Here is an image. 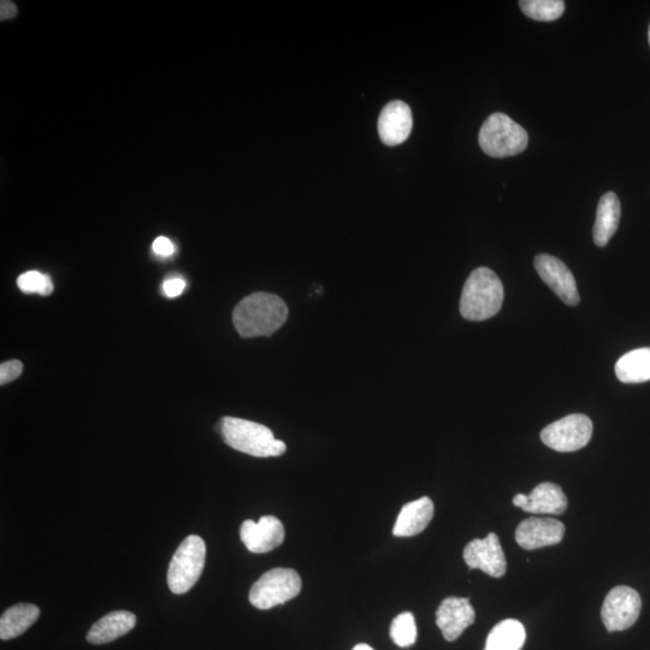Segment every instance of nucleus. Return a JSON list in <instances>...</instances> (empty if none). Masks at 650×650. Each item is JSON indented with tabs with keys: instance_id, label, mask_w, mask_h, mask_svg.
<instances>
[{
	"instance_id": "obj_21",
	"label": "nucleus",
	"mask_w": 650,
	"mask_h": 650,
	"mask_svg": "<svg viewBox=\"0 0 650 650\" xmlns=\"http://www.w3.org/2000/svg\"><path fill=\"white\" fill-rule=\"evenodd\" d=\"M527 632L516 619H506L489 632L484 650H522Z\"/></svg>"
},
{
	"instance_id": "obj_24",
	"label": "nucleus",
	"mask_w": 650,
	"mask_h": 650,
	"mask_svg": "<svg viewBox=\"0 0 650 650\" xmlns=\"http://www.w3.org/2000/svg\"><path fill=\"white\" fill-rule=\"evenodd\" d=\"M17 286L23 293H37L47 297L53 292V282L50 276L39 273V271H27L17 279Z\"/></svg>"
},
{
	"instance_id": "obj_8",
	"label": "nucleus",
	"mask_w": 650,
	"mask_h": 650,
	"mask_svg": "<svg viewBox=\"0 0 650 650\" xmlns=\"http://www.w3.org/2000/svg\"><path fill=\"white\" fill-rule=\"evenodd\" d=\"M642 600L635 589L619 585L606 596L601 610L602 622L608 631L629 629L640 617Z\"/></svg>"
},
{
	"instance_id": "obj_20",
	"label": "nucleus",
	"mask_w": 650,
	"mask_h": 650,
	"mask_svg": "<svg viewBox=\"0 0 650 650\" xmlns=\"http://www.w3.org/2000/svg\"><path fill=\"white\" fill-rule=\"evenodd\" d=\"M616 375L623 383H642L650 380V348H638L624 354L616 364Z\"/></svg>"
},
{
	"instance_id": "obj_16",
	"label": "nucleus",
	"mask_w": 650,
	"mask_h": 650,
	"mask_svg": "<svg viewBox=\"0 0 650 650\" xmlns=\"http://www.w3.org/2000/svg\"><path fill=\"white\" fill-rule=\"evenodd\" d=\"M434 517V504L424 498L410 502L401 508L393 534L397 537H412L423 533Z\"/></svg>"
},
{
	"instance_id": "obj_25",
	"label": "nucleus",
	"mask_w": 650,
	"mask_h": 650,
	"mask_svg": "<svg viewBox=\"0 0 650 650\" xmlns=\"http://www.w3.org/2000/svg\"><path fill=\"white\" fill-rule=\"evenodd\" d=\"M23 365L20 360H9L0 365V384L4 386L11 381L16 380L22 374Z\"/></svg>"
},
{
	"instance_id": "obj_23",
	"label": "nucleus",
	"mask_w": 650,
	"mask_h": 650,
	"mask_svg": "<svg viewBox=\"0 0 650 650\" xmlns=\"http://www.w3.org/2000/svg\"><path fill=\"white\" fill-rule=\"evenodd\" d=\"M390 637L401 648H407L415 644L417 625L412 613H401L393 620L392 625H390Z\"/></svg>"
},
{
	"instance_id": "obj_1",
	"label": "nucleus",
	"mask_w": 650,
	"mask_h": 650,
	"mask_svg": "<svg viewBox=\"0 0 650 650\" xmlns=\"http://www.w3.org/2000/svg\"><path fill=\"white\" fill-rule=\"evenodd\" d=\"M288 318V307L275 294L258 292L248 295L236 305L233 322L241 338L271 336Z\"/></svg>"
},
{
	"instance_id": "obj_15",
	"label": "nucleus",
	"mask_w": 650,
	"mask_h": 650,
	"mask_svg": "<svg viewBox=\"0 0 650 650\" xmlns=\"http://www.w3.org/2000/svg\"><path fill=\"white\" fill-rule=\"evenodd\" d=\"M513 505L528 513L563 514L569 502L558 484L546 482L539 484L530 495L514 496Z\"/></svg>"
},
{
	"instance_id": "obj_10",
	"label": "nucleus",
	"mask_w": 650,
	"mask_h": 650,
	"mask_svg": "<svg viewBox=\"0 0 650 650\" xmlns=\"http://www.w3.org/2000/svg\"><path fill=\"white\" fill-rule=\"evenodd\" d=\"M534 265L543 282L563 300V303L570 306L579 304L575 276L560 259L549 254H539L535 258Z\"/></svg>"
},
{
	"instance_id": "obj_5",
	"label": "nucleus",
	"mask_w": 650,
	"mask_h": 650,
	"mask_svg": "<svg viewBox=\"0 0 650 650\" xmlns=\"http://www.w3.org/2000/svg\"><path fill=\"white\" fill-rule=\"evenodd\" d=\"M206 545L202 537L188 536L170 561L168 585L171 593L186 594L199 581L204 571Z\"/></svg>"
},
{
	"instance_id": "obj_2",
	"label": "nucleus",
	"mask_w": 650,
	"mask_h": 650,
	"mask_svg": "<svg viewBox=\"0 0 650 650\" xmlns=\"http://www.w3.org/2000/svg\"><path fill=\"white\" fill-rule=\"evenodd\" d=\"M504 303V286L488 268L472 271L460 299V313L472 322L486 321L498 315Z\"/></svg>"
},
{
	"instance_id": "obj_4",
	"label": "nucleus",
	"mask_w": 650,
	"mask_h": 650,
	"mask_svg": "<svg viewBox=\"0 0 650 650\" xmlns=\"http://www.w3.org/2000/svg\"><path fill=\"white\" fill-rule=\"evenodd\" d=\"M478 143L488 156L505 158L519 155L527 149L529 135L512 118L496 112L483 123Z\"/></svg>"
},
{
	"instance_id": "obj_6",
	"label": "nucleus",
	"mask_w": 650,
	"mask_h": 650,
	"mask_svg": "<svg viewBox=\"0 0 650 650\" xmlns=\"http://www.w3.org/2000/svg\"><path fill=\"white\" fill-rule=\"evenodd\" d=\"M301 587H303V583H301L297 571L277 567V569L264 573L252 585L250 602L258 610H270V608L286 604L287 601L297 598Z\"/></svg>"
},
{
	"instance_id": "obj_17",
	"label": "nucleus",
	"mask_w": 650,
	"mask_h": 650,
	"mask_svg": "<svg viewBox=\"0 0 650 650\" xmlns=\"http://www.w3.org/2000/svg\"><path fill=\"white\" fill-rule=\"evenodd\" d=\"M137 624L135 614L128 611H115L99 619L87 634V641L92 644H105L117 640Z\"/></svg>"
},
{
	"instance_id": "obj_22",
	"label": "nucleus",
	"mask_w": 650,
	"mask_h": 650,
	"mask_svg": "<svg viewBox=\"0 0 650 650\" xmlns=\"http://www.w3.org/2000/svg\"><path fill=\"white\" fill-rule=\"evenodd\" d=\"M519 7L529 19L542 22L558 20L565 11L563 0H522Z\"/></svg>"
},
{
	"instance_id": "obj_11",
	"label": "nucleus",
	"mask_w": 650,
	"mask_h": 650,
	"mask_svg": "<svg viewBox=\"0 0 650 650\" xmlns=\"http://www.w3.org/2000/svg\"><path fill=\"white\" fill-rule=\"evenodd\" d=\"M240 537L248 551L264 554L282 545L286 531L280 519L265 516L260 518L258 523L253 520L242 523Z\"/></svg>"
},
{
	"instance_id": "obj_13",
	"label": "nucleus",
	"mask_w": 650,
	"mask_h": 650,
	"mask_svg": "<svg viewBox=\"0 0 650 650\" xmlns=\"http://www.w3.org/2000/svg\"><path fill=\"white\" fill-rule=\"evenodd\" d=\"M476 613L466 598H447L436 612V624L449 642L458 640L463 632L475 623Z\"/></svg>"
},
{
	"instance_id": "obj_3",
	"label": "nucleus",
	"mask_w": 650,
	"mask_h": 650,
	"mask_svg": "<svg viewBox=\"0 0 650 650\" xmlns=\"http://www.w3.org/2000/svg\"><path fill=\"white\" fill-rule=\"evenodd\" d=\"M220 431L229 447L252 457H280L287 451L286 443L277 440L273 431L263 424L224 417L220 423Z\"/></svg>"
},
{
	"instance_id": "obj_7",
	"label": "nucleus",
	"mask_w": 650,
	"mask_h": 650,
	"mask_svg": "<svg viewBox=\"0 0 650 650\" xmlns=\"http://www.w3.org/2000/svg\"><path fill=\"white\" fill-rule=\"evenodd\" d=\"M593 436V422L590 418L575 413L549 424L542 430L541 440L554 451L576 452L587 446Z\"/></svg>"
},
{
	"instance_id": "obj_30",
	"label": "nucleus",
	"mask_w": 650,
	"mask_h": 650,
	"mask_svg": "<svg viewBox=\"0 0 650 650\" xmlns=\"http://www.w3.org/2000/svg\"><path fill=\"white\" fill-rule=\"evenodd\" d=\"M648 40H649V45H650V25H649V31H648Z\"/></svg>"
},
{
	"instance_id": "obj_27",
	"label": "nucleus",
	"mask_w": 650,
	"mask_h": 650,
	"mask_svg": "<svg viewBox=\"0 0 650 650\" xmlns=\"http://www.w3.org/2000/svg\"><path fill=\"white\" fill-rule=\"evenodd\" d=\"M186 281L180 279V277H174L164 282L163 292L167 295L168 298L180 297V295L185 291Z\"/></svg>"
},
{
	"instance_id": "obj_26",
	"label": "nucleus",
	"mask_w": 650,
	"mask_h": 650,
	"mask_svg": "<svg viewBox=\"0 0 650 650\" xmlns=\"http://www.w3.org/2000/svg\"><path fill=\"white\" fill-rule=\"evenodd\" d=\"M152 250L158 257L168 258L175 253V246L170 239L165 238V236H159V238L153 241Z\"/></svg>"
},
{
	"instance_id": "obj_19",
	"label": "nucleus",
	"mask_w": 650,
	"mask_h": 650,
	"mask_svg": "<svg viewBox=\"0 0 650 650\" xmlns=\"http://www.w3.org/2000/svg\"><path fill=\"white\" fill-rule=\"evenodd\" d=\"M40 610L32 604H19L8 608L0 618V638L13 640L37 622Z\"/></svg>"
},
{
	"instance_id": "obj_12",
	"label": "nucleus",
	"mask_w": 650,
	"mask_h": 650,
	"mask_svg": "<svg viewBox=\"0 0 650 650\" xmlns=\"http://www.w3.org/2000/svg\"><path fill=\"white\" fill-rule=\"evenodd\" d=\"M565 525L553 518L531 517L523 520L516 531L518 545L527 551L558 545L563 541Z\"/></svg>"
},
{
	"instance_id": "obj_18",
	"label": "nucleus",
	"mask_w": 650,
	"mask_h": 650,
	"mask_svg": "<svg viewBox=\"0 0 650 650\" xmlns=\"http://www.w3.org/2000/svg\"><path fill=\"white\" fill-rule=\"evenodd\" d=\"M620 221V202L616 193L608 192L600 199L594 224V242L605 247L616 234Z\"/></svg>"
},
{
	"instance_id": "obj_14",
	"label": "nucleus",
	"mask_w": 650,
	"mask_h": 650,
	"mask_svg": "<svg viewBox=\"0 0 650 650\" xmlns=\"http://www.w3.org/2000/svg\"><path fill=\"white\" fill-rule=\"evenodd\" d=\"M413 128L410 106L400 100H394L381 111L378 118V134L383 144L397 146L409 139Z\"/></svg>"
},
{
	"instance_id": "obj_9",
	"label": "nucleus",
	"mask_w": 650,
	"mask_h": 650,
	"mask_svg": "<svg viewBox=\"0 0 650 650\" xmlns=\"http://www.w3.org/2000/svg\"><path fill=\"white\" fill-rule=\"evenodd\" d=\"M464 560L470 570H481L488 576L501 578L507 570V561L498 535L489 534L486 539H476L466 545Z\"/></svg>"
},
{
	"instance_id": "obj_28",
	"label": "nucleus",
	"mask_w": 650,
	"mask_h": 650,
	"mask_svg": "<svg viewBox=\"0 0 650 650\" xmlns=\"http://www.w3.org/2000/svg\"><path fill=\"white\" fill-rule=\"evenodd\" d=\"M17 14V8L16 5L13 2H2V5H0V17H2V21L4 20H10L13 19Z\"/></svg>"
},
{
	"instance_id": "obj_29",
	"label": "nucleus",
	"mask_w": 650,
	"mask_h": 650,
	"mask_svg": "<svg viewBox=\"0 0 650 650\" xmlns=\"http://www.w3.org/2000/svg\"><path fill=\"white\" fill-rule=\"evenodd\" d=\"M353 650H375V649L368 646V644L360 643V644H357V646L354 647Z\"/></svg>"
}]
</instances>
